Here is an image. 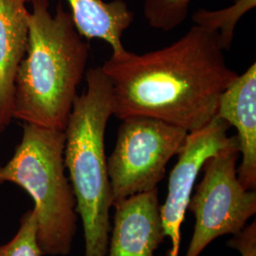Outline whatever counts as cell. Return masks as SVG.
Instances as JSON below:
<instances>
[{"label": "cell", "instance_id": "cell-1", "mask_svg": "<svg viewBox=\"0 0 256 256\" xmlns=\"http://www.w3.org/2000/svg\"><path fill=\"white\" fill-rule=\"evenodd\" d=\"M101 68L113 116L154 118L188 133L216 116L221 95L238 75L226 63L218 32L196 25L169 46L144 54L124 50Z\"/></svg>", "mask_w": 256, "mask_h": 256}, {"label": "cell", "instance_id": "cell-2", "mask_svg": "<svg viewBox=\"0 0 256 256\" xmlns=\"http://www.w3.org/2000/svg\"><path fill=\"white\" fill-rule=\"evenodd\" d=\"M25 56L14 79L12 118L64 131L86 74L90 45L75 28L70 12L58 3L32 0Z\"/></svg>", "mask_w": 256, "mask_h": 256}, {"label": "cell", "instance_id": "cell-3", "mask_svg": "<svg viewBox=\"0 0 256 256\" xmlns=\"http://www.w3.org/2000/svg\"><path fill=\"white\" fill-rule=\"evenodd\" d=\"M86 88L74 100L64 128V160L84 229V256H106L112 194L104 134L113 116L110 81L101 66L86 72Z\"/></svg>", "mask_w": 256, "mask_h": 256}, {"label": "cell", "instance_id": "cell-4", "mask_svg": "<svg viewBox=\"0 0 256 256\" xmlns=\"http://www.w3.org/2000/svg\"><path fill=\"white\" fill-rule=\"evenodd\" d=\"M63 130L24 122L21 142L0 166V184L10 182L32 198L37 239L43 256L72 252L78 214L74 190L66 174Z\"/></svg>", "mask_w": 256, "mask_h": 256}, {"label": "cell", "instance_id": "cell-5", "mask_svg": "<svg viewBox=\"0 0 256 256\" xmlns=\"http://www.w3.org/2000/svg\"><path fill=\"white\" fill-rule=\"evenodd\" d=\"M188 132L160 120H122L116 144L106 158L112 206L126 198L156 189L166 165L178 155Z\"/></svg>", "mask_w": 256, "mask_h": 256}, {"label": "cell", "instance_id": "cell-6", "mask_svg": "<svg viewBox=\"0 0 256 256\" xmlns=\"http://www.w3.org/2000/svg\"><path fill=\"white\" fill-rule=\"evenodd\" d=\"M238 138L203 166V178L190 198L187 209L196 218L194 234L185 256H200L212 241L236 234L256 212V190L238 180Z\"/></svg>", "mask_w": 256, "mask_h": 256}, {"label": "cell", "instance_id": "cell-7", "mask_svg": "<svg viewBox=\"0 0 256 256\" xmlns=\"http://www.w3.org/2000/svg\"><path fill=\"white\" fill-rule=\"evenodd\" d=\"M230 128L226 120L216 116L204 128L189 132L178 154L164 204L160 207L165 236L172 243L170 256H178L180 226L198 176L210 156L236 140V136H228Z\"/></svg>", "mask_w": 256, "mask_h": 256}, {"label": "cell", "instance_id": "cell-8", "mask_svg": "<svg viewBox=\"0 0 256 256\" xmlns=\"http://www.w3.org/2000/svg\"><path fill=\"white\" fill-rule=\"evenodd\" d=\"M113 207L114 224L106 256H156L166 238L158 189L126 198Z\"/></svg>", "mask_w": 256, "mask_h": 256}, {"label": "cell", "instance_id": "cell-9", "mask_svg": "<svg viewBox=\"0 0 256 256\" xmlns=\"http://www.w3.org/2000/svg\"><path fill=\"white\" fill-rule=\"evenodd\" d=\"M216 117L238 131L242 162L238 169L239 182L248 189L256 187V64L238 75L220 97Z\"/></svg>", "mask_w": 256, "mask_h": 256}, {"label": "cell", "instance_id": "cell-10", "mask_svg": "<svg viewBox=\"0 0 256 256\" xmlns=\"http://www.w3.org/2000/svg\"><path fill=\"white\" fill-rule=\"evenodd\" d=\"M32 0H0V128L12 119L14 79L26 54Z\"/></svg>", "mask_w": 256, "mask_h": 256}, {"label": "cell", "instance_id": "cell-11", "mask_svg": "<svg viewBox=\"0 0 256 256\" xmlns=\"http://www.w3.org/2000/svg\"><path fill=\"white\" fill-rule=\"evenodd\" d=\"M75 28L88 40L98 38L106 42L113 54L126 48L122 37L131 26L134 14L122 0H68Z\"/></svg>", "mask_w": 256, "mask_h": 256}, {"label": "cell", "instance_id": "cell-12", "mask_svg": "<svg viewBox=\"0 0 256 256\" xmlns=\"http://www.w3.org/2000/svg\"><path fill=\"white\" fill-rule=\"evenodd\" d=\"M256 6V0H234L232 6L225 9L198 10L192 14V22L206 30L218 32L223 50H229L239 20Z\"/></svg>", "mask_w": 256, "mask_h": 256}, {"label": "cell", "instance_id": "cell-13", "mask_svg": "<svg viewBox=\"0 0 256 256\" xmlns=\"http://www.w3.org/2000/svg\"><path fill=\"white\" fill-rule=\"evenodd\" d=\"M192 0H144V14L148 24L160 30L180 26L188 14ZM234 1V0H232Z\"/></svg>", "mask_w": 256, "mask_h": 256}, {"label": "cell", "instance_id": "cell-14", "mask_svg": "<svg viewBox=\"0 0 256 256\" xmlns=\"http://www.w3.org/2000/svg\"><path fill=\"white\" fill-rule=\"evenodd\" d=\"M0 256H43L38 244L36 216L34 209L22 216L16 236L0 246Z\"/></svg>", "mask_w": 256, "mask_h": 256}, {"label": "cell", "instance_id": "cell-15", "mask_svg": "<svg viewBox=\"0 0 256 256\" xmlns=\"http://www.w3.org/2000/svg\"><path fill=\"white\" fill-rule=\"evenodd\" d=\"M228 245L238 250L242 256H256V221L234 234Z\"/></svg>", "mask_w": 256, "mask_h": 256}, {"label": "cell", "instance_id": "cell-16", "mask_svg": "<svg viewBox=\"0 0 256 256\" xmlns=\"http://www.w3.org/2000/svg\"><path fill=\"white\" fill-rule=\"evenodd\" d=\"M0 132H2V129H1V128H0Z\"/></svg>", "mask_w": 256, "mask_h": 256}]
</instances>
